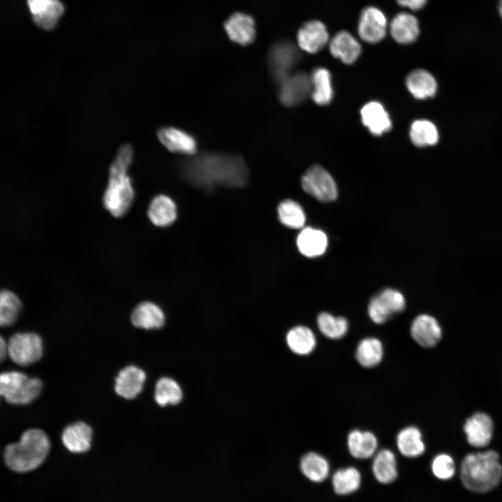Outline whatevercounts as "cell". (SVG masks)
Returning <instances> with one entry per match:
<instances>
[{
    "mask_svg": "<svg viewBox=\"0 0 502 502\" xmlns=\"http://www.w3.org/2000/svg\"><path fill=\"white\" fill-rule=\"evenodd\" d=\"M178 171L183 178L197 188L211 190L217 186H243L248 172L239 155L205 153L181 160Z\"/></svg>",
    "mask_w": 502,
    "mask_h": 502,
    "instance_id": "cell-1",
    "label": "cell"
},
{
    "mask_svg": "<svg viewBox=\"0 0 502 502\" xmlns=\"http://www.w3.org/2000/svg\"><path fill=\"white\" fill-rule=\"evenodd\" d=\"M133 159L130 145H123L109 168L107 186L102 197L105 208L114 217L123 216L132 206L135 190L128 169Z\"/></svg>",
    "mask_w": 502,
    "mask_h": 502,
    "instance_id": "cell-2",
    "label": "cell"
},
{
    "mask_svg": "<svg viewBox=\"0 0 502 502\" xmlns=\"http://www.w3.org/2000/svg\"><path fill=\"white\" fill-rule=\"evenodd\" d=\"M460 477L464 486L474 492L484 493L496 487L502 477V466L496 451L468 454L462 460Z\"/></svg>",
    "mask_w": 502,
    "mask_h": 502,
    "instance_id": "cell-3",
    "label": "cell"
},
{
    "mask_svg": "<svg viewBox=\"0 0 502 502\" xmlns=\"http://www.w3.org/2000/svg\"><path fill=\"white\" fill-rule=\"evenodd\" d=\"M50 441L39 429L25 431L18 442L8 445L4 452L8 466L13 471L25 472L38 467L47 457Z\"/></svg>",
    "mask_w": 502,
    "mask_h": 502,
    "instance_id": "cell-4",
    "label": "cell"
},
{
    "mask_svg": "<svg viewBox=\"0 0 502 502\" xmlns=\"http://www.w3.org/2000/svg\"><path fill=\"white\" fill-rule=\"evenodd\" d=\"M42 387L40 379L29 378L20 372H6L0 376V393L13 404L30 403L38 396Z\"/></svg>",
    "mask_w": 502,
    "mask_h": 502,
    "instance_id": "cell-5",
    "label": "cell"
},
{
    "mask_svg": "<svg viewBox=\"0 0 502 502\" xmlns=\"http://www.w3.org/2000/svg\"><path fill=\"white\" fill-rule=\"evenodd\" d=\"M300 59V53L291 42L280 40L274 43L268 53V66L274 81L280 84L291 75Z\"/></svg>",
    "mask_w": 502,
    "mask_h": 502,
    "instance_id": "cell-6",
    "label": "cell"
},
{
    "mask_svg": "<svg viewBox=\"0 0 502 502\" xmlns=\"http://www.w3.org/2000/svg\"><path fill=\"white\" fill-rule=\"evenodd\" d=\"M7 346L10 359L20 365L33 364L43 354L42 339L34 333H16L9 339Z\"/></svg>",
    "mask_w": 502,
    "mask_h": 502,
    "instance_id": "cell-7",
    "label": "cell"
},
{
    "mask_svg": "<svg viewBox=\"0 0 502 502\" xmlns=\"http://www.w3.org/2000/svg\"><path fill=\"white\" fill-rule=\"evenodd\" d=\"M301 185L303 190L322 202L336 199L337 188L330 174L319 165L311 167L303 176Z\"/></svg>",
    "mask_w": 502,
    "mask_h": 502,
    "instance_id": "cell-8",
    "label": "cell"
},
{
    "mask_svg": "<svg viewBox=\"0 0 502 502\" xmlns=\"http://www.w3.org/2000/svg\"><path fill=\"white\" fill-rule=\"evenodd\" d=\"M406 307L403 294L395 289H386L374 296L368 304V315L375 324L386 322Z\"/></svg>",
    "mask_w": 502,
    "mask_h": 502,
    "instance_id": "cell-9",
    "label": "cell"
},
{
    "mask_svg": "<svg viewBox=\"0 0 502 502\" xmlns=\"http://www.w3.org/2000/svg\"><path fill=\"white\" fill-rule=\"evenodd\" d=\"M279 98L289 107L303 102L312 90L311 79L303 72L291 74L280 84Z\"/></svg>",
    "mask_w": 502,
    "mask_h": 502,
    "instance_id": "cell-10",
    "label": "cell"
},
{
    "mask_svg": "<svg viewBox=\"0 0 502 502\" xmlns=\"http://www.w3.org/2000/svg\"><path fill=\"white\" fill-rule=\"evenodd\" d=\"M34 23L44 30L54 29L65 8L60 0H26Z\"/></svg>",
    "mask_w": 502,
    "mask_h": 502,
    "instance_id": "cell-11",
    "label": "cell"
},
{
    "mask_svg": "<svg viewBox=\"0 0 502 502\" xmlns=\"http://www.w3.org/2000/svg\"><path fill=\"white\" fill-rule=\"evenodd\" d=\"M386 17L379 8L369 6L362 10L358 24V32L363 40L370 43L381 41L386 36Z\"/></svg>",
    "mask_w": 502,
    "mask_h": 502,
    "instance_id": "cell-12",
    "label": "cell"
},
{
    "mask_svg": "<svg viewBox=\"0 0 502 502\" xmlns=\"http://www.w3.org/2000/svg\"><path fill=\"white\" fill-rule=\"evenodd\" d=\"M463 429L469 443L482 448L487 446L492 440L494 423L489 415L478 412L466 420Z\"/></svg>",
    "mask_w": 502,
    "mask_h": 502,
    "instance_id": "cell-13",
    "label": "cell"
},
{
    "mask_svg": "<svg viewBox=\"0 0 502 502\" xmlns=\"http://www.w3.org/2000/svg\"><path fill=\"white\" fill-rule=\"evenodd\" d=\"M413 340L420 346L431 348L436 346L442 335L441 328L437 320L431 315L422 314L417 316L410 327Z\"/></svg>",
    "mask_w": 502,
    "mask_h": 502,
    "instance_id": "cell-14",
    "label": "cell"
},
{
    "mask_svg": "<svg viewBox=\"0 0 502 502\" xmlns=\"http://www.w3.org/2000/svg\"><path fill=\"white\" fill-rule=\"evenodd\" d=\"M224 28L229 39L239 45H250L255 39V23L247 14L234 13L225 22Z\"/></svg>",
    "mask_w": 502,
    "mask_h": 502,
    "instance_id": "cell-15",
    "label": "cell"
},
{
    "mask_svg": "<svg viewBox=\"0 0 502 502\" xmlns=\"http://www.w3.org/2000/svg\"><path fill=\"white\" fill-rule=\"evenodd\" d=\"M328 40V33L325 25L317 20L305 22L299 29L297 41L299 47L310 54L321 50Z\"/></svg>",
    "mask_w": 502,
    "mask_h": 502,
    "instance_id": "cell-16",
    "label": "cell"
},
{
    "mask_svg": "<svg viewBox=\"0 0 502 502\" xmlns=\"http://www.w3.org/2000/svg\"><path fill=\"white\" fill-rule=\"evenodd\" d=\"M146 374L140 368L129 365L122 369L115 379L114 390L126 399L135 398L142 390Z\"/></svg>",
    "mask_w": 502,
    "mask_h": 502,
    "instance_id": "cell-17",
    "label": "cell"
},
{
    "mask_svg": "<svg viewBox=\"0 0 502 502\" xmlns=\"http://www.w3.org/2000/svg\"><path fill=\"white\" fill-rule=\"evenodd\" d=\"M147 215L153 225L159 227H168L177 218L176 204L167 195H156L149 205Z\"/></svg>",
    "mask_w": 502,
    "mask_h": 502,
    "instance_id": "cell-18",
    "label": "cell"
},
{
    "mask_svg": "<svg viewBox=\"0 0 502 502\" xmlns=\"http://www.w3.org/2000/svg\"><path fill=\"white\" fill-rule=\"evenodd\" d=\"M158 137L162 144L172 152L192 154L197 149V142L195 138L178 128H162L158 130Z\"/></svg>",
    "mask_w": 502,
    "mask_h": 502,
    "instance_id": "cell-19",
    "label": "cell"
},
{
    "mask_svg": "<svg viewBox=\"0 0 502 502\" xmlns=\"http://www.w3.org/2000/svg\"><path fill=\"white\" fill-rule=\"evenodd\" d=\"M363 125L374 135H381L391 128L390 116L383 105L376 101L365 104L360 110Z\"/></svg>",
    "mask_w": 502,
    "mask_h": 502,
    "instance_id": "cell-20",
    "label": "cell"
},
{
    "mask_svg": "<svg viewBox=\"0 0 502 502\" xmlns=\"http://www.w3.org/2000/svg\"><path fill=\"white\" fill-rule=\"evenodd\" d=\"M165 314L155 303L144 301L139 303L132 310L130 320L133 326L144 329H156L165 324Z\"/></svg>",
    "mask_w": 502,
    "mask_h": 502,
    "instance_id": "cell-21",
    "label": "cell"
},
{
    "mask_svg": "<svg viewBox=\"0 0 502 502\" xmlns=\"http://www.w3.org/2000/svg\"><path fill=\"white\" fill-rule=\"evenodd\" d=\"M299 252L307 257H316L323 254L328 246L326 234L312 227L303 228L296 238Z\"/></svg>",
    "mask_w": 502,
    "mask_h": 502,
    "instance_id": "cell-22",
    "label": "cell"
},
{
    "mask_svg": "<svg viewBox=\"0 0 502 502\" xmlns=\"http://www.w3.org/2000/svg\"><path fill=\"white\" fill-rule=\"evenodd\" d=\"M390 33L393 39L400 44L408 45L413 43L420 33L417 18L408 13L397 14L390 23Z\"/></svg>",
    "mask_w": 502,
    "mask_h": 502,
    "instance_id": "cell-23",
    "label": "cell"
},
{
    "mask_svg": "<svg viewBox=\"0 0 502 502\" xmlns=\"http://www.w3.org/2000/svg\"><path fill=\"white\" fill-rule=\"evenodd\" d=\"M331 54L346 64L354 63L361 53V47L356 38L349 32H338L330 43Z\"/></svg>",
    "mask_w": 502,
    "mask_h": 502,
    "instance_id": "cell-24",
    "label": "cell"
},
{
    "mask_svg": "<svg viewBox=\"0 0 502 502\" xmlns=\"http://www.w3.org/2000/svg\"><path fill=\"white\" fill-rule=\"evenodd\" d=\"M377 447V438L370 431L356 429L348 434L347 448L355 458H369L376 453Z\"/></svg>",
    "mask_w": 502,
    "mask_h": 502,
    "instance_id": "cell-25",
    "label": "cell"
},
{
    "mask_svg": "<svg viewBox=\"0 0 502 502\" xmlns=\"http://www.w3.org/2000/svg\"><path fill=\"white\" fill-rule=\"evenodd\" d=\"M92 429L83 422H77L67 426L62 434V441L67 449L73 452H84L91 446Z\"/></svg>",
    "mask_w": 502,
    "mask_h": 502,
    "instance_id": "cell-26",
    "label": "cell"
},
{
    "mask_svg": "<svg viewBox=\"0 0 502 502\" xmlns=\"http://www.w3.org/2000/svg\"><path fill=\"white\" fill-rule=\"evenodd\" d=\"M286 342L290 350L300 356L310 354L317 346L314 332L310 328L301 325L294 326L288 331Z\"/></svg>",
    "mask_w": 502,
    "mask_h": 502,
    "instance_id": "cell-27",
    "label": "cell"
},
{
    "mask_svg": "<svg viewBox=\"0 0 502 502\" xmlns=\"http://www.w3.org/2000/svg\"><path fill=\"white\" fill-rule=\"evenodd\" d=\"M396 443L400 453L406 457H417L425 448L422 433L415 426L402 429L397 435Z\"/></svg>",
    "mask_w": 502,
    "mask_h": 502,
    "instance_id": "cell-28",
    "label": "cell"
},
{
    "mask_svg": "<svg viewBox=\"0 0 502 502\" xmlns=\"http://www.w3.org/2000/svg\"><path fill=\"white\" fill-rule=\"evenodd\" d=\"M406 84L409 92L417 99L432 97L437 90L434 77L423 69L411 72L406 78Z\"/></svg>",
    "mask_w": 502,
    "mask_h": 502,
    "instance_id": "cell-29",
    "label": "cell"
},
{
    "mask_svg": "<svg viewBox=\"0 0 502 502\" xmlns=\"http://www.w3.org/2000/svg\"><path fill=\"white\" fill-rule=\"evenodd\" d=\"M383 346L381 341L374 337L361 340L356 350V358L363 367L371 368L378 365L383 357Z\"/></svg>",
    "mask_w": 502,
    "mask_h": 502,
    "instance_id": "cell-30",
    "label": "cell"
},
{
    "mask_svg": "<svg viewBox=\"0 0 502 502\" xmlns=\"http://www.w3.org/2000/svg\"><path fill=\"white\" fill-rule=\"evenodd\" d=\"M372 471L379 482L388 484L393 482L397 476L395 454L388 449L379 450L374 456Z\"/></svg>",
    "mask_w": 502,
    "mask_h": 502,
    "instance_id": "cell-31",
    "label": "cell"
},
{
    "mask_svg": "<svg viewBox=\"0 0 502 502\" xmlns=\"http://www.w3.org/2000/svg\"><path fill=\"white\" fill-rule=\"evenodd\" d=\"M300 468L306 478L315 482L324 481L330 470L327 459L315 452H309L301 457Z\"/></svg>",
    "mask_w": 502,
    "mask_h": 502,
    "instance_id": "cell-32",
    "label": "cell"
},
{
    "mask_svg": "<svg viewBox=\"0 0 502 502\" xmlns=\"http://www.w3.org/2000/svg\"><path fill=\"white\" fill-rule=\"evenodd\" d=\"M312 98L319 105H326L331 101L333 91L330 72L324 68H317L312 73Z\"/></svg>",
    "mask_w": 502,
    "mask_h": 502,
    "instance_id": "cell-33",
    "label": "cell"
},
{
    "mask_svg": "<svg viewBox=\"0 0 502 502\" xmlns=\"http://www.w3.org/2000/svg\"><path fill=\"white\" fill-rule=\"evenodd\" d=\"M317 322L321 334L330 340L341 339L345 336L349 329V323L346 318L334 316L328 312L320 313Z\"/></svg>",
    "mask_w": 502,
    "mask_h": 502,
    "instance_id": "cell-34",
    "label": "cell"
},
{
    "mask_svg": "<svg viewBox=\"0 0 502 502\" xmlns=\"http://www.w3.org/2000/svg\"><path fill=\"white\" fill-rule=\"evenodd\" d=\"M280 222L290 229H301L305 225L306 216L302 206L296 201L286 199L277 206Z\"/></svg>",
    "mask_w": 502,
    "mask_h": 502,
    "instance_id": "cell-35",
    "label": "cell"
},
{
    "mask_svg": "<svg viewBox=\"0 0 502 502\" xmlns=\"http://www.w3.org/2000/svg\"><path fill=\"white\" fill-rule=\"evenodd\" d=\"M409 136L413 144L418 147L434 145L439 140L436 126L425 119L416 120L412 123Z\"/></svg>",
    "mask_w": 502,
    "mask_h": 502,
    "instance_id": "cell-36",
    "label": "cell"
},
{
    "mask_svg": "<svg viewBox=\"0 0 502 502\" xmlns=\"http://www.w3.org/2000/svg\"><path fill=\"white\" fill-rule=\"evenodd\" d=\"M361 476L358 469L347 467L336 471L332 478L334 491L340 495L356 492L360 485Z\"/></svg>",
    "mask_w": 502,
    "mask_h": 502,
    "instance_id": "cell-37",
    "label": "cell"
},
{
    "mask_svg": "<svg viewBox=\"0 0 502 502\" xmlns=\"http://www.w3.org/2000/svg\"><path fill=\"white\" fill-rule=\"evenodd\" d=\"M22 309L18 296L11 291L3 289L0 294V324L2 326L13 325Z\"/></svg>",
    "mask_w": 502,
    "mask_h": 502,
    "instance_id": "cell-38",
    "label": "cell"
},
{
    "mask_svg": "<svg viewBox=\"0 0 502 502\" xmlns=\"http://www.w3.org/2000/svg\"><path fill=\"white\" fill-rule=\"evenodd\" d=\"M182 395L179 385L170 378H161L155 385V400L161 406L178 404Z\"/></svg>",
    "mask_w": 502,
    "mask_h": 502,
    "instance_id": "cell-39",
    "label": "cell"
},
{
    "mask_svg": "<svg viewBox=\"0 0 502 502\" xmlns=\"http://www.w3.org/2000/svg\"><path fill=\"white\" fill-rule=\"evenodd\" d=\"M432 470L434 476L439 479H450L455 472L454 460L448 454H439L432 462Z\"/></svg>",
    "mask_w": 502,
    "mask_h": 502,
    "instance_id": "cell-40",
    "label": "cell"
},
{
    "mask_svg": "<svg viewBox=\"0 0 502 502\" xmlns=\"http://www.w3.org/2000/svg\"><path fill=\"white\" fill-rule=\"evenodd\" d=\"M427 2V0H397V3L400 6L409 8L413 10H418L423 8Z\"/></svg>",
    "mask_w": 502,
    "mask_h": 502,
    "instance_id": "cell-41",
    "label": "cell"
},
{
    "mask_svg": "<svg viewBox=\"0 0 502 502\" xmlns=\"http://www.w3.org/2000/svg\"><path fill=\"white\" fill-rule=\"evenodd\" d=\"M0 351L1 360H3L8 353L7 343L4 341L3 337H1L0 340Z\"/></svg>",
    "mask_w": 502,
    "mask_h": 502,
    "instance_id": "cell-42",
    "label": "cell"
},
{
    "mask_svg": "<svg viewBox=\"0 0 502 502\" xmlns=\"http://www.w3.org/2000/svg\"><path fill=\"white\" fill-rule=\"evenodd\" d=\"M499 12L502 18V0H499L498 5Z\"/></svg>",
    "mask_w": 502,
    "mask_h": 502,
    "instance_id": "cell-43",
    "label": "cell"
}]
</instances>
